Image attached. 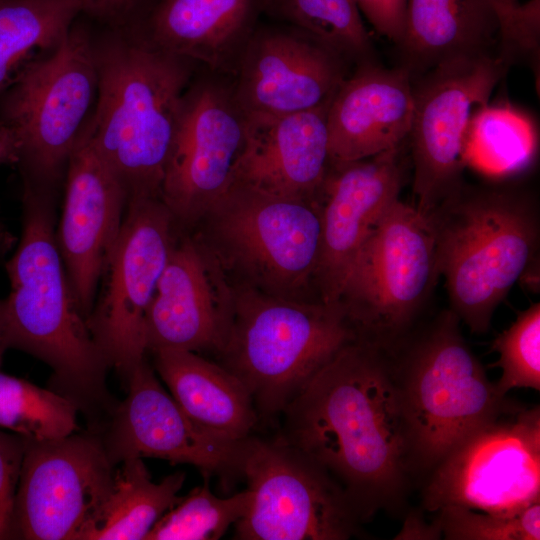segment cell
Wrapping results in <instances>:
<instances>
[{"label": "cell", "instance_id": "83f0119b", "mask_svg": "<svg viewBox=\"0 0 540 540\" xmlns=\"http://www.w3.org/2000/svg\"><path fill=\"white\" fill-rule=\"evenodd\" d=\"M272 12L357 65L373 61L372 41L354 0H273Z\"/></svg>", "mask_w": 540, "mask_h": 540}, {"label": "cell", "instance_id": "e575fe53", "mask_svg": "<svg viewBox=\"0 0 540 540\" xmlns=\"http://www.w3.org/2000/svg\"><path fill=\"white\" fill-rule=\"evenodd\" d=\"M80 16L106 28L138 29L160 0H78Z\"/></svg>", "mask_w": 540, "mask_h": 540}, {"label": "cell", "instance_id": "1f68e13d", "mask_svg": "<svg viewBox=\"0 0 540 540\" xmlns=\"http://www.w3.org/2000/svg\"><path fill=\"white\" fill-rule=\"evenodd\" d=\"M435 520L447 540H539L540 500L513 515L448 506Z\"/></svg>", "mask_w": 540, "mask_h": 540}, {"label": "cell", "instance_id": "7a4b0ae2", "mask_svg": "<svg viewBox=\"0 0 540 540\" xmlns=\"http://www.w3.org/2000/svg\"><path fill=\"white\" fill-rule=\"evenodd\" d=\"M94 50L98 88L86 124L90 140L128 199L160 197L196 63L158 47L137 29L108 28Z\"/></svg>", "mask_w": 540, "mask_h": 540}, {"label": "cell", "instance_id": "74e56055", "mask_svg": "<svg viewBox=\"0 0 540 540\" xmlns=\"http://www.w3.org/2000/svg\"><path fill=\"white\" fill-rule=\"evenodd\" d=\"M18 149L12 134L0 125V165H17Z\"/></svg>", "mask_w": 540, "mask_h": 540}, {"label": "cell", "instance_id": "cb8c5ba5", "mask_svg": "<svg viewBox=\"0 0 540 540\" xmlns=\"http://www.w3.org/2000/svg\"><path fill=\"white\" fill-rule=\"evenodd\" d=\"M397 46L411 78L456 58L498 54L494 0H407Z\"/></svg>", "mask_w": 540, "mask_h": 540}, {"label": "cell", "instance_id": "5b68a950", "mask_svg": "<svg viewBox=\"0 0 540 540\" xmlns=\"http://www.w3.org/2000/svg\"><path fill=\"white\" fill-rule=\"evenodd\" d=\"M460 320L439 313L392 352L414 472H430L511 401L501 396L464 339Z\"/></svg>", "mask_w": 540, "mask_h": 540}, {"label": "cell", "instance_id": "9a60e30c", "mask_svg": "<svg viewBox=\"0 0 540 540\" xmlns=\"http://www.w3.org/2000/svg\"><path fill=\"white\" fill-rule=\"evenodd\" d=\"M103 442L88 434L27 440L12 539L80 540L113 480Z\"/></svg>", "mask_w": 540, "mask_h": 540}, {"label": "cell", "instance_id": "ab89813d", "mask_svg": "<svg viewBox=\"0 0 540 540\" xmlns=\"http://www.w3.org/2000/svg\"><path fill=\"white\" fill-rule=\"evenodd\" d=\"M496 1L503 2V3H515V2H517V0H496Z\"/></svg>", "mask_w": 540, "mask_h": 540}, {"label": "cell", "instance_id": "7402d4cb", "mask_svg": "<svg viewBox=\"0 0 540 540\" xmlns=\"http://www.w3.org/2000/svg\"><path fill=\"white\" fill-rule=\"evenodd\" d=\"M413 109L406 69L385 68L374 60L358 64L328 106L331 163L358 161L400 146L409 136Z\"/></svg>", "mask_w": 540, "mask_h": 540}, {"label": "cell", "instance_id": "8992f818", "mask_svg": "<svg viewBox=\"0 0 540 540\" xmlns=\"http://www.w3.org/2000/svg\"><path fill=\"white\" fill-rule=\"evenodd\" d=\"M357 340L343 306L265 292L234 296L232 321L219 352L248 390L258 416L281 415L311 378Z\"/></svg>", "mask_w": 540, "mask_h": 540}, {"label": "cell", "instance_id": "52a82bcc", "mask_svg": "<svg viewBox=\"0 0 540 540\" xmlns=\"http://www.w3.org/2000/svg\"><path fill=\"white\" fill-rule=\"evenodd\" d=\"M97 88L94 41L77 19L0 93V125L16 142L24 188L54 193L93 112Z\"/></svg>", "mask_w": 540, "mask_h": 540}, {"label": "cell", "instance_id": "6da1fadb", "mask_svg": "<svg viewBox=\"0 0 540 540\" xmlns=\"http://www.w3.org/2000/svg\"><path fill=\"white\" fill-rule=\"evenodd\" d=\"M280 416L278 438L325 470L361 521L403 509L415 472L388 352L348 343Z\"/></svg>", "mask_w": 540, "mask_h": 540}, {"label": "cell", "instance_id": "4dcf8cb0", "mask_svg": "<svg viewBox=\"0 0 540 540\" xmlns=\"http://www.w3.org/2000/svg\"><path fill=\"white\" fill-rule=\"evenodd\" d=\"M499 359L493 366L501 369L494 383L506 396L513 388L540 390V303L518 313L515 321L492 344Z\"/></svg>", "mask_w": 540, "mask_h": 540}, {"label": "cell", "instance_id": "603a6c76", "mask_svg": "<svg viewBox=\"0 0 540 540\" xmlns=\"http://www.w3.org/2000/svg\"><path fill=\"white\" fill-rule=\"evenodd\" d=\"M273 0H160L138 30L158 47L232 76Z\"/></svg>", "mask_w": 540, "mask_h": 540}, {"label": "cell", "instance_id": "9c48e42d", "mask_svg": "<svg viewBox=\"0 0 540 540\" xmlns=\"http://www.w3.org/2000/svg\"><path fill=\"white\" fill-rule=\"evenodd\" d=\"M216 250L262 292L290 299L314 281L321 247L319 199L233 183L204 217Z\"/></svg>", "mask_w": 540, "mask_h": 540}, {"label": "cell", "instance_id": "7c38bea8", "mask_svg": "<svg viewBox=\"0 0 540 540\" xmlns=\"http://www.w3.org/2000/svg\"><path fill=\"white\" fill-rule=\"evenodd\" d=\"M510 64L499 54L456 58L412 78L413 205L426 217L462 183L466 137L474 114Z\"/></svg>", "mask_w": 540, "mask_h": 540}, {"label": "cell", "instance_id": "d6986e66", "mask_svg": "<svg viewBox=\"0 0 540 540\" xmlns=\"http://www.w3.org/2000/svg\"><path fill=\"white\" fill-rule=\"evenodd\" d=\"M233 306L234 295L212 249L191 237L175 239L146 314L147 351L219 353L229 333Z\"/></svg>", "mask_w": 540, "mask_h": 540}, {"label": "cell", "instance_id": "f35d334b", "mask_svg": "<svg viewBox=\"0 0 540 540\" xmlns=\"http://www.w3.org/2000/svg\"><path fill=\"white\" fill-rule=\"evenodd\" d=\"M6 349H8V346H7L6 335H5L3 306H2V301H0V365L2 362L3 354Z\"/></svg>", "mask_w": 540, "mask_h": 540}, {"label": "cell", "instance_id": "f546056e", "mask_svg": "<svg viewBox=\"0 0 540 540\" xmlns=\"http://www.w3.org/2000/svg\"><path fill=\"white\" fill-rule=\"evenodd\" d=\"M248 490L221 498L208 485L195 487L155 523L145 540H217L250 504Z\"/></svg>", "mask_w": 540, "mask_h": 540}, {"label": "cell", "instance_id": "e0dca14e", "mask_svg": "<svg viewBox=\"0 0 540 540\" xmlns=\"http://www.w3.org/2000/svg\"><path fill=\"white\" fill-rule=\"evenodd\" d=\"M346 60L307 33L258 24L231 76L250 115H285L330 103L346 78Z\"/></svg>", "mask_w": 540, "mask_h": 540}, {"label": "cell", "instance_id": "484cf974", "mask_svg": "<svg viewBox=\"0 0 540 540\" xmlns=\"http://www.w3.org/2000/svg\"><path fill=\"white\" fill-rule=\"evenodd\" d=\"M114 471L110 491L80 540H145L155 523L179 502L183 472L155 483L142 458H127Z\"/></svg>", "mask_w": 540, "mask_h": 540}, {"label": "cell", "instance_id": "3957f363", "mask_svg": "<svg viewBox=\"0 0 540 540\" xmlns=\"http://www.w3.org/2000/svg\"><path fill=\"white\" fill-rule=\"evenodd\" d=\"M425 218L449 309L471 333L485 334L538 255L536 196L515 185L463 182Z\"/></svg>", "mask_w": 540, "mask_h": 540}, {"label": "cell", "instance_id": "836d02e7", "mask_svg": "<svg viewBox=\"0 0 540 540\" xmlns=\"http://www.w3.org/2000/svg\"><path fill=\"white\" fill-rule=\"evenodd\" d=\"M27 439L0 430V540L12 539L16 490Z\"/></svg>", "mask_w": 540, "mask_h": 540}, {"label": "cell", "instance_id": "ba28073f", "mask_svg": "<svg viewBox=\"0 0 540 540\" xmlns=\"http://www.w3.org/2000/svg\"><path fill=\"white\" fill-rule=\"evenodd\" d=\"M438 278L430 226L399 198L358 252L339 303L357 340L390 353L413 331Z\"/></svg>", "mask_w": 540, "mask_h": 540}, {"label": "cell", "instance_id": "2e32d148", "mask_svg": "<svg viewBox=\"0 0 540 540\" xmlns=\"http://www.w3.org/2000/svg\"><path fill=\"white\" fill-rule=\"evenodd\" d=\"M128 395L113 410L105 440L111 464L153 457L190 464L204 476H241L243 441L203 428L180 407L143 360L131 373Z\"/></svg>", "mask_w": 540, "mask_h": 540}, {"label": "cell", "instance_id": "d4e9b609", "mask_svg": "<svg viewBox=\"0 0 540 540\" xmlns=\"http://www.w3.org/2000/svg\"><path fill=\"white\" fill-rule=\"evenodd\" d=\"M153 354L159 376L191 419L234 441L252 435L259 416L234 374L192 351L163 349Z\"/></svg>", "mask_w": 540, "mask_h": 540}, {"label": "cell", "instance_id": "30bf717a", "mask_svg": "<svg viewBox=\"0 0 540 540\" xmlns=\"http://www.w3.org/2000/svg\"><path fill=\"white\" fill-rule=\"evenodd\" d=\"M540 500V409L509 404L431 471L422 507L513 515Z\"/></svg>", "mask_w": 540, "mask_h": 540}, {"label": "cell", "instance_id": "4fadbf2b", "mask_svg": "<svg viewBox=\"0 0 540 540\" xmlns=\"http://www.w3.org/2000/svg\"><path fill=\"white\" fill-rule=\"evenodd\" d=\"M174 225L160 197L128 199L101 294L86 321L109 366L126 382L145 360L146 314L175 242Z\"/></svg>", "mask_w": 540, "mask_h": 540}, {"label": "cell", "instance_id": "8d00e7d4", "mask_svg": "<svg viewBox=\"0 0 540 540\" xmlns=\"http://www.w3.org/2000/svg\"><path fill=\"white\" fill-rule=\"evenodd\" d=\"M441 536L436 520L433 524H427L420 511H412L395 539H439Z\"/></svg>", "mask_w": 540, "mask_h": 540}, {"label": "cell", "instance_id": "f1b7e54d", "mask_svg": "<svg viewBox=\"0 0 540 540\" xmlns=\"http://www.w3.org/2000/svg\"><path fill=\"white\" fill-rule=\"evenodd\" d=\"M77 410L60 393L0 372V428L31 441L58 439L74 433Z\"/></svg>", "mask_w": 540, "mask_h": 540}, {"label": "cell", "instance_id": "4316f807", "mask_svg": "<svg viewBox=\"0 0 540 540\" xmlns=\"http://www.w3.org/2000/svg\"><path fill=\"white\" fill-rule=\"evenodd\" d=\"M81 14L78 0H1L0 93L33 52L54 48Z\"/></svg>", "mask_w": 540, "mask_h": 540}, {"label": "cell", "instance_id": "d590c367", "mask_svg": "<svg viewBox=\"0 0 540 540\" xmlns=\"http://www.w3.org/2000/svg\"><path fill=\"white\" fill-rule=\"evenodd\" d=\"M361 15L382 36L398 44L405 24L407 0H354Z\"/></svg>", "mask_w": 540, "mask_h": 540}, {"label": "cell", "instance_id": "ffe728a7", "mask_svg": "<svg viewBox=\"0 0 540 540\" xmlns=\"http://www.w3.org/2000/svg\"><path fill=\"white\" fill-rule=\"evenodd\" d=\"M401 145L347 163H331L319 194L321 247L314 281L325 303L339 302L351 266L403 182Z\"/></svg>", "mask_w": 540, "mask_h": 540}, {"label": "cell", "instance_id": "60d3db41", "mask_svg": "<svg viewBox=\"0 0 540 540\" xmlns=\"http://www.w3.org/2000/svg\"><path fill=\"white\" fill-rule=\"evenodd\" d=\"M0 2H1V0H0Z\"/></svg>", "mask_w": 540, "mask_h": 540}, {"label": "cell", "instance_id": "44dd1931", "mask_svg": "<svg viewBox=\"0 0 540 540\" xmlns=\"http://www.w3.org/2000/svg\"><path fill=\"white\" fill-rule=\"evenodd\" d=\"M329 103L285 115H250L233 183L288 198L315 200L331 164Z\"/></svg>", "mask_w": 540, "mask_h": 540}, {"label": "cell", "instance_id": "277c9868", "mask_svg": "<svg viewBox=\"0 0 540 540\" xmlns=\"http://www.w3.org/2000/svg\"><path fill=\"white\" fill-rule=\"evenodd\" d=\"M53 194L23 190V229L6 264L10 292L2 301L8 348L47 363L61 394L78 408L107 402L110 367L81 314L58 248Z\"/></svg>", "mask_w": 540, "mask_h": 540}, {"label": "cell", "instance_id": "8fae6325", "mask_svg": "<svg viewBox=\"0 0 540 540\" xmlns=\"http://www.w3.org/2000/svg\"><path fill=\"white\" fill-rule=\"evenodd\" d=\"M241 476L250 504L235 526L240 540H346L362 522L341 487L278 437L249 436Z\"/></svg>", "mask_w": 540, "mask_h": 540}, {"label": "cell", "instance_id": "5bb4252c", "mask_svg": "<svg viewBox=\"0 0 540 540\" xmlns=\"http://www.w3.org/2000/svg\"><path fill=\"white\" fill-rule=\"evenodd\" d=\"M248 114L232 78L208 70L183 98L160 198L175 223L204 219L234 182L245 146Z\"/></svg>", "mask_w": 540, "mask_h": 540}, {"label": "cell", "instance_id": "d6a6232c", "mask_svg": "<svg viewBox=\"0 0 540 540\" xmlns=\"http://www.w3.org/2000/svg\"><path fill=\"white\" fill-rule=\"evenodd\" d=\"M498 17V54L509 64L518 58L535 67L540 47V0L503 3L494 0Z\"/></svg>", "mask_w": 540, "mask_h": 540}, {"label": "cell", "instance_id": "ac0fdd59", "mask_svg": "<svg viewBox=\"0 0 540 540\" xmlns=\"http://www.w3.org/2000/svg\"><path fill=\"white\" fill-rule=\"evenodd\" d=\"M127 201L122 183L95 150L85 125L65 171L56 240L77 306L86 321L120 232Z\"/></svg>", "mask_w": 540, "mask_h": 540}]
</instances>
